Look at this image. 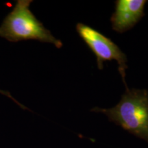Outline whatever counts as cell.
Listing matches in <instances>:
<instances>
[{"label":"cell","mask_w":148,"mask_h":148,"mask_svg":"<svg viewBox=\"0 0 148 148\" xmlns=\"http://www.w3.org/2000/svg\"><path fill=\"white\" fill-rule=\"evenodd\" d=\"M91 111L106 114L111 122L148 143L147 90L127 88L115 106Z\"/></svg>","instance_id":"obj_1"},{"label":"cell","mask_w":148,"mask_h":148,"mask_svg":"<svg viewBox=\"0 0 148 148\" xmlns=\"http://www.w3.org/2000/svg\"><path fill=\"white\" fill-rule=\"evenodd\" d=\"M32 0H18L0 25V36L10 42L36 40L53 44L58 49L63 44L45 28L29 9Z\"/></svg>","instance_id":"obj_2"},{"label":"cell","mask_w":148,"mask_h":148,"mask_svg":"<svg viewBox=\"0 0 148 148\" xmlns=\"http://www.w3.org/2000/svg\"><path fill=\"white\" fill-rule=\"evenodd\" d=\"M76 31L95 56L97 67L99 70L103 69L104 62L113 60L117 62L118 70L127 89L128 87L125 82V71L127 69L126 55L112 40L92 27L78 23L76 25Z\"/></svg>","instance_id":"obj_3"},{"label":"cell","mask_w":148,"mask_h":148,"mask_svg":"<svg viewBox=\"0 0 148 148\" xmlns=\"http://www.w3.org/2000/svg\"><path fill=\"white\" fill-rule=\"evenodd\" d=\"M145 0H117L110 17L112 28L119 33L130 30L145 15Z\"/></svg>","instance_id":"obj_4"},{"label":"cell","mask_w":148,"mask_h":148,"mask_svg":"<svg viewBox=\"0 0 148 148\" xmlns=\"http://www.w3.org/2000/svg\"><path fill=\"white\" fill-rule=\"evenodd\" d=\"M0 93L3 94V95L6 96V97H8L9 98L11 97V95L10 92H8V91H5V90H0Z\"/></svg>","instance_id":"obj_5"}]
</instances>
